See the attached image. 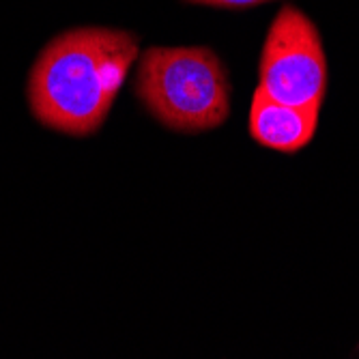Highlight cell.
Returning a JSON list of instances; mask_svg holds the SVG:
<instances>
[{
    "label": "cell",
    "instance_id": "1",
    "mask_svg": "<svg viewBox=\"0 0 359 359\" xmlns=\"http://www.w3.org/2000/svg\"><path fill=\"white\" fill-rule=\"evenodd\" d=\"M138 54L127 30L82 26L52 39L28 78L30 110L67 136H90L104 125Z\"/></svg>",
    "mask_w": 359,
    "mask_h": 359
},
{
    "label": "cell",
    "instance_id": "2",
    "mask_svg": "<svg viewBox=\"0 0 359 359\" xmlns=\"http://www.w3.org/2000/svg\"><path fill=\"white\" fill-rule=\"evenodd\" d=\"M136 93L159 123L181 134L209 132L231 112L226 69L209 48L147 50Z\"/></svg>",
    "mask_w": 359,
    "mask_h": 359
},
{
    "label": "cell",
    "instance_id": "3",
    "mask_svg": "<svg viewBox=\"0 0 359 359\" xmlns=\"http://www.w3.org/2000/svg\"><path fill=\"white\" fill-rule=\"evenodd\" d=\"M260 90L290 106H320L327 90V58L314 22L297 7H284L260 56Z\"/></svg>",
    "mask_w": 359,
    "mask_h": 359
},
{
    "label": "cell",
    "instance_id": "4",
    "mask_svg": "<svg viewBox=\"0 0 359 359\" xmlns=\"http://www.w3.org/2000/svg\"><path fill=\"white\" fill-rule=\"evenodd\" d=\"M320 106H290L256 88L250 108V134L267 149L297 153L314 138Z\"/></svg>",
    "mask_w": 359,
    "mask_h": 359
},
{
    "label": "cell",
    "instance_id": "5",
    "mask_svg": "<svg viewBox=\"0 0 359 359\" xmlns=\"http://www.w3.org/2000/svg\"><path fill=\"white\" fill-rule=\"evenodd\" d=\"M185 3L207 5V7H215V9H252L258 5L271 3V0H185Z\"/></svg>",
    "mask_w": 359,
    "mask_h": 359
}]
</instances>
